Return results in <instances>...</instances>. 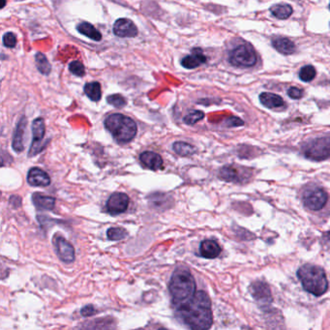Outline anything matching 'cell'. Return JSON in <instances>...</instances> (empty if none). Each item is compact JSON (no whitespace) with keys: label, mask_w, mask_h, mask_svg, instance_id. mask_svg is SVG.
<instances>
[{"label":"cell","mask_w":330,"mask_h":330,"mask_svg":"<svg viewBox=\"0 0 330 330\" xmlns=\"http://www.w3.org/2000/svg\"><path fill=\"white\" fill-rule=\"evenodd\" d=\"M270 12L279 20H287L293 14V8L289 4H276L270 8Z\"/></svg>","instance_id":"obj_24"},{"label":"cell","mask_w":330,"mask_h":330,"mask_svg":"<svg viewBox=\"0 0 330 330\" xmlns=\"http://www.w3.org/2000/svg\"><path fill=\"white\" fill-rule=\"evenodd\" d=\"M329 237H330V232L329 233Z\"/></svg>","instance_id":"obj_37"},{"label":"cell","mask_w":330,"mask_h":330,"mask_svg":"<svg viewBox=\"0 0 330 330\" xmlns=\"http://www.w3.org/2000/svg\"><path fill=\"white\" fill-rule=\"evenodd\" d=\"M316 76V69L312 65L304 66L299 71V77L302 81L309 82L313 80Z\"/></svg>","instance_id":"obj_28"},{"label":"cell","mask_w":330,"mask_h":330,"mask_svg":"<svg viewBox=\"0 0 330 330\" xmlns=\"http://www.w3.org/2000/svg\"><path fill=\"white\" fill-rule=\"evenodd\" d=\"M84 93L86 96L93 102H99L102 97V91H101V85L98 81L88 82L84 85Z\"/></svg>","instance_id":"obj_22"},{"label":"cell","mask_w":330,"mask_h":330,"mask_svg":"<svg viewBox=\"0 0 330 330\" xmlns=\"http://www.w3.org/2000/svg\"><path fill=\"white\" fill-rule=\"evenodd\" d=\"M297 277L303 289L315 296H322L329 290V280L326 271L319 265H302L297 271Z\"/></svg>","instance_id":"obj_2"},{"label":"cell","mask_w":330,"mask_h":330,"mask_svg":"<svg viewBox=\"0 0 330 330\" xmlns=\"http://www.w3.org/2000/svg\"><path fill=\"white\" fill-rule=\"evenodd\" d=\"M26 125H27V120L25 116H23L21 118V120L19 121L15 134H14V138H13V143H12V147L13 149L17 152H22L25 148L24 146V137H25V129H26Z\"/></svg>","instance_id":"obj_16"},{"label":"cell","mask_w":330,"mask_h":330,"mask_svg":"<svg viewBox=\"0 0 330 330\" xmlns=\"http://www.w3.org/2000/svg\"><path fill=\"white\" fill-rule=\"evenodd\" d=\"M192 52V54L185 56L181 60V65L186 69H194L206 62V57L203 54L201 49H194Z\"/></svg>","instance_id":"obj_17"},{"label":"cell","mask_w":330,"mask_h":330,"mask_svg":"<svg viewBox=\"0 0 330 330\" xmlns=\"http://www.w3.org/2000/svg\"><path fill=\"white\" fill-rule=\"evenodd\" d=\"M69 70L71 73L77 76H83L85 74L84 66L79 61H72L69 64Z\"/></svg>","instance_id":"obj_31"},{"label":"cell","mask_w":330,"mask_h":330,"mask_svg":"<svg viewBox=\"0 0 330 330\" xmlns=\"http://www.w3.org/2000/svg\"><path fill=\"white\" fill-rule=\"evenodd\" d=\"M272 46L278 52L285 54V55L293 54L295 51V45L294 42L286 37L273 38Z\"/></svg>","instance_id":"obj_19"},{"label":"cell","mask_w":330,"mask_h":330,"mask_svg":"<svg viewBox=\"0 0 330 330\" xmlns=\"http://www.w3.org/2000/svg\"><path fill=\"white\" fill-rule=\"evenodd\" d=\"M302 152L307 159L324 161L330 158V137L316 138L302 147Z\"/></svg>","instance_id":"obj_6"},{"label":"cell","mask_w":330,"mask_h":330,"mask_svg":"<svg viewBox=\"0 0 330 330\" xmlns=\"http://www.w3.org/2000/svg\"><path fill=\"white\" fill-rule=\"evenodd\" d=\"M3 45L10 49L15 48L17 45V37L12 32H7L3 36Z\"/></svg>","instance_id":"obj_32"},{"label":"cell","mask_w":330,"mask_h":330,"mask_svg":"<svg viewBox=\"0 0 330 330\" xmlns=\"http://www.w3.org/2000/svg\"><path fill=\"white\" fill-rule=\"evenodd\" d=\"M228 126H241L243 125V121L238 117H230L228 119Z\"/></svg>","instance_id":"obj_35"},{"label":"cell","mask_w":330,"mask_h":330,"mask_svg":"<svg viewBox=\"0 0 330 330\" xmlns=\"http://www.w3.org/2000/svg\"><path fill=\"white\" fill-rule=\"evenodd\" d=\"M200 253L202 257L205 258H215L220 255V245L212 239L203 240L200 245Z\"/></svg>","instance_id":"obj_18"},{"label":"cell","mask_w":330,"mask_h":330,"mask_svg":"<svg viewBox=\"0 0 330 330\" xmlns=\"http://www.w3.org/2000/svg\"><path fill=\"white\" fill-rule=\"evenodd\" d=\"M177 313L191 330H208L213 323L210 298L203 291L196 292L190 299L178 304Z\"/></svg>","instance_id":"obj_1"},{"label":"cell","mask_w":330,"mask_h":330,"mask_svg":"<svg viewBox=\"0 0 330 330\" xmlns=\"http://www.w3.org/2000/svg\"><path fill=\"white\" fill-rule=\"evenodd\" d=\"M5 3H6V0H2V5H1V8H3L5 6Z\"/></svg>","instance_id":"obj_36"},{"label":"cell","mask_w":330,"mask_h":330,"mask_svg":"<svg viewBox=\"0 0 330 330\" xmlns=\"http://www.w3.org/2000/svg\"><path fill=\"white\" fill-rule=\"evenodd\" d=\"M107 101L108 103L111 105L112 107L114 108H117V109H121V108H124L126 106V99L121 96L120 94H113V95H110L108 98H107Z\"/></svg>","instance_id":"obj_30"},{"label":"cell","mask_w":330,"mask_h":330,"mask_svg":"<svg viewBox=\"0 0 330 330\" xmlns=\"http://www.w3.org/2000/svg\"><path fill=\"white\" fill-rule=\"evenodd\" d=\"M204 117V113L201 110L190 111L183 118L184 123L187 125H194Z\"/></svg>","instance_id":"obj_29"},{"label":"cell","mask_w":330,"mask_h":330,"mask_svg":"<svg viewBox=\"0 0 330 330\" xmlns=\"http://www.w3.org/2000/svg\"><path fill=\"white\" fill-rule=\"evenodd\" d=\"M173 149L175 150V152L177 154H178L179 156H182V157L191 156V155L195 154L196 151H197L196 147L191 146L190 144L184 143V142H176L173 146Z\"/></svg>","instance_id":"obj_25"},{"label":"cell","mask_w":330,"mask_h":330,"mask_svg":"<svg viewBox=\"0 0 330 330\" xmlns=\"http://www.w3.org/2000/svg\"><path fill=\"white\" fill-rule=\"evenodd\" d=\"M129 197L120 192L113 193L107 202V210L111 215H118L125 212L129 205Z\"/></svg>","instance_id":"obj_10"},{"label":"cell","mask_w":330,"mask_h":330,"mask_svg":"<svg viewBox=\"0 0 330 330\" xmlns=\"http://www.w3.org/2000/svg\"><path fill=\"white\" fill-rule=\"evenodd\" d=\"M106 129L119 144L130 143L137 135L138 127L136 122L121 113L111 114L105 120Z\"/></svg>","instance_id":"obj_4"},{"label":"cell","mask_w":330,"mask_h":330,"mask_svg":"<svg viewBox=\"0 0 330 330\" xmlns=\"http://www.w3.org/2000/svg\"><path fill=\"white\" fill-rule=\"evenodd\" d=\"M76 29L80 34L88 37L94 41L98 42L102 40V34L89 23H81L76 26Z\"/></svg>","instance_id":"obj_23"},{"label":"cell","mask_w":330,"mask_h":330,"mask_svg":"<svg viewBox=\"0 0 330 330\" xmlns=\"http://www.w3.org/2000/svg\"><path fill=\"white\" fill-rule=\"evenodd\" d=\"M96 309L93 305H86L80 310V314L82 317H91L96 314Z\"/></svg>","instance_id":"obj_33"},{"label":"cell","mask_w":330,"mask_h":330,"mask_svg":"<svg viewBox=\"0 0 330 330\" xmlns=\"http://www.w3.org/2000/svg\"><path fill=\"white\" fill-rule=\"evenodd\" d=\"M35 61H36L37 68L40 71V73L43 75H49L51 71V66L49 63V60L47 59L46 55H44L42 52H37L35 55Z\"/></svg>","instance_id":"obj_26"},{"label":"cell","mask_w":330,"mask_h":330,"mask_svg":"<svg viewBox=\"0 0 330 330\" xmlns=\"http://www.w3.org/2000/svg\"><path fill=\"white\" fill-rule=\"evenodd\" d=\"M33 204L40 210H51L55 205V199L50 196L34 193L32 196Z\"/></svg>","instance_id":"obj_21"},{"label":"cell","mask_w":330,"mask_h":330,"mask_svg":"<svg viewBox=\"0 0 330 330\" xmlns=\"http://www.w3.org/2000/svg\"><path fill=\"white\" fill-rule=\"evenodd\" d=\"M330 196L328 192L320 186L312 185L307 187L302 193V203L310 211H320L329 203Z\"/></svg>","instance_id":"obj_5"},{"label":"cell","mask_w":330,"mask_h":330,"mask_svg":"<svg viewBox=\"0 0 330 330\" xmlns=\"http://www.w3.org/2000/svg\"></svg>","instance_id":"obj_38"},{"label":"cell","mask_w":330,"mask_h":330,"mask_svg":"<svg viewBox=\"0 0 330 330\" xmlns=\"http://www.w3.org/2000/svg\"><path fill=\"white\" fill-rule=\"evenodd\" d=\"M113 33L121 38H132L138 35V28L131 20L119 19L113 25Z\"/></svg>","instance_id":"obj_12"},{"label":"cell","mask_w":330,"mask_h":330,"mask_svg":"<svg viewBox=\"0 0 330 330\" xmlns=\"http://www.w3.org/2000/svg\"><path fill=\"white\" fill-rule=\"evenodd\" d=\"M252 173L251 170L246 167H236V166H225L219 172V178L222 180L227 182H234V183H243L248 181L251 178Z\"/></svg>","instance_id":"obj_8"},{"label":"cell","mask_w":330,"mask_h":330,"mask_svg":"<svg viewBox=\"0 0 330 330\" xmlns=\"http://www.w3.org/2000/svg\"><path fill=\"white\" fill-rule=\"evenodd\" d=\"M27 182L34 187H46L51 184L49 175L39 168H32L27 175Z\"/></svg>","instance_id":"obj_15"},{"label":"cell","mask_w":330,"mask_h":330,"mask_svg":"<svg viewBox=\"0 0 330 330\" xmlns=\"http://www.w3.org/2000/svg\"><path fill=\"white\" fill-rule=\"evenodd\" d=\"M288 95L292 98V99H294V100H297V99H300L303 95V92L300 88L298 87H291L289 90H288Z\"/></svg>","instance_id":"obj_34"},{"label":"cell","mask_w":330,"mask_h":330,"mask_svg":"<svg viewBox=\"0 0 330 330\" xmlns=\"http://www.w3.org/2000/svg\"><path fill=\"white\" fill-rule=\"evenodd\" d=\"M259 101L261 105L268 109H278L284 106V100L277 94L270 92H263L259 95Z\"/></svg>","instance_id":"obj_20"},{"label":"cell","mask_w":330,"mask_h":330,"mask_svg":"<svg viewBox=\"0 0 330 330\" xmlns=\"http://www.w3.org/2000/svg\"><path fill=\"white\" fill-rule=\"evenodd\" d=\"M53 244L58 257L65 263H71L75 260V249L73 245L63 236H55Z\"/></svg>","instance_id":"obj_11"},{"label":"cell","mask_w":330,"mask_h":330,"mask_svg":"<svg viewBox=\"0 0 330 330\" xmlns=\"http://www.w3.org/2000/svg\"><path fill=\"white\" fill-rule=\"evenodd\" d=\"M140 160L142 164L149 170L158 171L163 168V159L160 154L152 152V151H145L140 155Z\"/></svg>","instance_id":"obj_14"},{"label":"cell","mask_w":330,"mask_h":330,"mask_svg":"<svg viewBox=\"0 0 330 330\" xmlns=\"http://www.w3.org/2000/svg\"><path fill=\"white\" fill-rule=\"evenodd\" d=\"M251 294L260 304H267L272 301V296L269 287L262 282H255L250 287Z\"/></svg>","instance_id":"obj_13"},{"label":"cell","mask_w":330,"mask_h":330,"mask_svg":"<svg viewBox=\"0 0 330 330\" xmlns=\"http://www.w3.org/2000/svg\"><path fill=\"white\" fill-rule=\"evenodd\" d=\"M128 235V231L120 227L116 228H110L107 231V236L110 240L112 241H119L124 238H126Z\"/></svg>","instance_id":"obj_27"},{"label":"cell","mask_w":330,"mask_h":330,"mask_svg":"<svg viewBox=\"0 0 330 330\" xmlns=\"http://www.w3.org/2000/svg\"><path fill=\"white\" fill-rule=\"evenodd\" d=\"M45 133H46V126L44 119L41 117L36 118L32 123L33 141L28 151V157L35 156L45 148L46 145L42 144V141L45 137Z\"/></svg>","instance_id":"obj_9"},{"label":"cell","mask_w":330,"mask_h":330,"mask_svg":"<svg viewBox=\"0 0 330 330\" xmlns=\"http://www.w3.org/2000/svg\"><path fill=\"white\" fill-rule=\"evenodd\" d=\"M169 289L175 305L190 299L196 294V283L192 273L187 268L178 267L173 273Z\"/></svg>","instance_id":"obj_3"},{"label":"cell","mask_w":330,"mask_h":330,"mask_svg":"<svg viewBox=\"0 0 330 330\" xmlns=\"http://www.w3.org/2000/svg\"><path fill=\"white\" fill-rule=\"evenodd\" d=\"M257 53L249 44L236 47L229 55V63L239 68H249L257 63Z\"/></svg>","instance_id":"obj_7"}]
</instances>
